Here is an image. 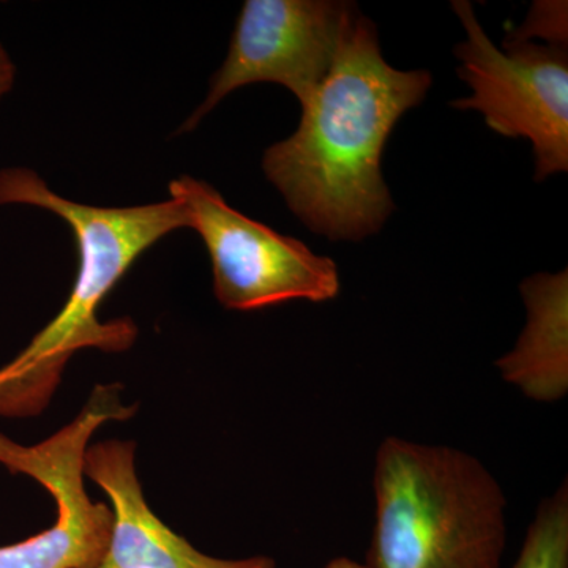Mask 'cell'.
<instances>
[{
    "label": "cell",
    "mask_w": 568,
    "mask_h": 568,
    "mask_svg": "<svg viewBox=\"0 0 568 568\" xmlns=\"http://www.w3.org/2000/svg\"><path fill=\"white\" fill-rule=\"evenodd\" d=\"M173 200L200 233L212 260L220 304L253 312L290 301L320 304L339 294L338 267L294 237L278 234L226 204L209 183L183 175L170 183Z\"/></svg>",
    "instance_id": "8992f818"
},
{
    "label": "cell",
    "mask_w": 568,
    "mask_h": 568,
    "mask_svg": "<svg viewBox=\"0 0 568 568\" xmlns=\"http://www.w3.org/2000/svg\"><path fill=\"white\" fill-rule=\"evenodd\" d=\"M324 568H369L366 564L357 562V560L345 558H335L327 564Z\"/></svg>",
    "instance_id": "4fadbf2b"
},
{
    "label": "cell",
    "mask_w": 568,
    "mask_h": 568,
    "mask_svg": "<svg viewBox=\"0 0 568 568\" xmlns=\"http://www.w3.org/2000/svg\"><path fill=\"white\" fill-rule=\"evenodd\" d=\"M528 323L514 349L497 358L508 384L537 403H556L568 392V274L540 272L519 286Z\"/></svg>",
    "instance_id": "9c48e42d"
},
{
    "label": "cell",
    "mask_w": 568,
    "mask_h": 568,
    "mask_svg": "<svg viewBox=\"0 0 568 568\" xmlns=\"http://www.w3.org/2000/svg\"><path fill=\"white\" fill-rule=\"evenodd\" d=\"M14 82V65L11 62L10 55L3 50L0 44V100L7 92L13 88Z\"/></svg>",
    "instance_id": "7c38bea8"
},
{
    "label": "cell",
    "mask_w": 568,
    "mask_h": 568,
    "mask_svg": "<svg viewBox=\"0 0 568 568\" xmlns=\"http://www.w3.org/2000/svg\"><path fill=\"white\" fill-rule=\"evenodd\" d=\"M514 568H568V485L538 504Z\"/></svg>",
    "instance_id": "30bf717a"
},
{
    "label": "cell",
    "mask_w": 568,
    "mask_h": 568,
    "mask_svg": "<svg viewBox=\"0 0 568 568\" xmlns=\"http://www.w3.org/2000/svg\"><path fill=\"white\" fill-rule=\"evenodd\" d=\"M567 3L538 2L530 11L529 20L519 31L510 33L507 40L526 41L529 37L540 36L551 44L566 47L567 43Z\"/></svg>",
    "instance_id": "8fae6325"
},
{
    "label": "cell",
    "mask_w": 568,
    "mask_h": 568,
    "mask_svg": "<svg viewBox=\"0 0 568 568\" xmlns=\"http://www.w3.org/2000/svg\"><path fill=\"white\" fill-rule=\"evenodd\" d=\"M121 387L97 386L69 425L36 446H22L0 433V466L39 481L54 497L58 514L50 529L28 540L0 547V568H97L112 532L111 507L93 503L84 487V457L97 429L126 420Z\"/></svg>",
    "instance_id": "5b68a950"
},
{
    "label": "cell",
    "mask_w": 568,
    "mask_h": 568,
    "mask_svg": "<svg viewBox=\"0 0 568 568\" xmlns=\"http://www.w3.org/2000/svg\"><path fill=\"white\" fill-rule=\"evenodd\" d=\"M432 82L426 70L388 65L376 26L351 10L327 77L302 104L301 125L264 153L268 181L313 233L357 242L383 227L395 207L381 171L384 148Z\"/></svg>",
    "instance_id": "6da1fadb"
},
{
    "label": "cell",
    "mask_w": 568,
    "mask_h": 568,
    "mask_svg": "<svg viewBox=\"0 0 568 568\" xmlns=\"http://www.w3.org/2000/svg\"><path fill=\"white\" fill-rule=\"evenodd\" d=\"M0 204L55 213L77 239L80 265L69 301L24 351L0 368V417L39 416L74 353L91 347L122 353L133 346L138 327L132 320L102 323L97 312L134 261L164 235L189 227V216L173 197L123 209L73 203L24 168L0 171Z\"/></svg>",
    "instance_id": "7a4b0ae2"
},
{
    "label": "cell",
    "mask_w": 568,
    "mask_h": 568,
    "mask_svg": "<svg viewBox=\"0 0 568 568\" xmlns=\"http://www.w3.org/2000/svg\"><path fill=\"white\" fill-rule=\"evenodd\" d=\"M369 568H500L507 499L459 448L386 437L376 452Z\"/></svg>",
    "instance_id": "3957f363"
},
{
    "label": "cell",
    "mask_w": 568,
    "mask_h": 568,
    "mask_svg": "<svg viewBox=\"0 0 568 568\" xmlns=\"http://www.w3.org/2000/svg\"><path fill=\"white\" fill-rule=\"evenodd\" d=\"M132 440H103L88 447L84 477L112 504L110 545L97 568H275L267 556L219 559L197 551L156 517L142 495Z\"/></svg>",
    "instance_id": "ba28073f"
},
{
    "label": "cell",
    "mask_w": 568,
    "mask_h": 568,
    "mask_svg": "<svg viewBox=\"0 0 568 568\" xmlns=\"http://www.w3.org/2000/svg\"><path fill=\"white\" fill-rule=\"evenodd\" d=\"M353 9L334 0H246L230 54L182 132L235 89L254 82H275L290 89L301 106L308 102L331 70Z\"/></svg>",
    "instance_id": "52a82bcc"
},
{
    "label": "cell",
    "mask_w": 568,
    "mask_h": 568,
    "mask_svg": "<svg viewBox=\"0 0 568 568\" xmlns=\"http://www.w3.org/2000/svg\"><path fill=\"white\" fill-rule=\"evenodd\" d=\"M452 7L465 26L467 40L455 54L458 74L473 93L455 100L457 110L484 114L489 129L508 138H528L536 155V181L568 170V58L560 44L506 40L497 50L477 21L473 6Z\"/></svg>",
    "instance_id": "277c9868"
}]
</instances>
